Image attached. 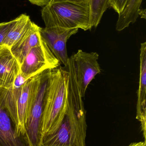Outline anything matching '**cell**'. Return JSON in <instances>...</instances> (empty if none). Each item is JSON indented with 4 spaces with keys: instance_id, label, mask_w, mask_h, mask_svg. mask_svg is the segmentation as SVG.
<instances>
[{
    "instance_id": "277c9868",
    "label": "cell",
    "mask_w": 146,
    "mask_h": 146,
    "mask_svg": "<svg viewBox=\"0 0 146 146\" xmlns=\"http://www.w3.org/2000/svg\"><path fill=\"white\" fill-rule=\"evenodd\" d=\"M41 14L47 28L58 27L86 31L93 27L89 4L69 2L49 3L44 6Z\"/></svg>"
},
{
    "instance_id": "ac0fdd59",
    "label": "cell",
    "mask_w": 146,
    "mask_h": 146,
    "mask_svg": "<svg viewBox=\"0 0 146 146\" xmlns=\"http://www.w3.org/2000/svg\"><path fill=\"white\" fill-rule=\"evenodd\" d=\"M60 2H69L79 4H89L90 0H50L49 3H54Z\"/></svg>"
},
{
    "instance_id": "8fae6325",
    "label": "cell",
    "mask_w": 146,
    "mask_h": 146,
    "mask_svg": "<svg viewBox=\"0 0 146 146\" xmlns=\"http://www.w3.org/2000/svg\"><path fill=\"white\" fill-rule=\"evenodd\" d=\"M140 72L139 88L137 92L136 118L141 123V127L146 141V42L141 44Z\"/></svg>"
},
{
    "instance_id": "3957f363",
    "label": "cell",
    "mask_w": 146,
    "mask_h": 146,
    "mask_svg": "<svg viewBox=\"0 0 146 146\" xmlns=\"http://www.w3.org/2000/svg\"><path fill=\"white\" fill-rule=\"evenodd\" d=\"M67 81L63 67L52 69L46 89L41 123L42 138L55 133L66 113Z\"/></svg>"
},
{
    "instance_id": "8992f818",
    "label": "cell",
    "mask_w": 146,
    "mask_h": 146,
    "mask_svg": "<svg viewBox=\"0 0 146 146\" xmlns=\"http://www.w3.org/2000/svg\"><path fill=\"white\" fill-rule=\"evenodd\" d=\"M61 65L43 40L27 55L20 65V74L27 80L45 70L57 68Z\"/></svg>"
},
{
    "instance_id": "d6986e66",
    "label": "cell",
    "mask_w": 146,
    "mask_h": 146,
    "mask_svg": "<svg viewBox=\"0 0 146 146\" xmlns=\"http://www.w3.org/2000/svg\"><path fill=\"white\" fill-rule=\"evenodd\" d=\"M32 4L39 7H44L48 4L50 0H28Z\"/></svg>"
},
{
    "instance_id": "e0dca14e",
    "label": "cell",
    "mask_w": 146,
    "mask_h": 146,
    "mask_svg": "<svg viewBox=\"0 0 146 146\" xmlns=\"http://www.w3.org/2000/svg\"><path fill=\"white\" fill-rule=\"evenodd\" d=\"M127 0H110V7L119 14L125 7Z\"/></svg>"
},
{
    "instance_id": "ffe728a7",
    "label": "cell",
    "mask_w": 146,
    "mask_h": 146,
    "mask_svg": "<svg viewBox=\"0 0 146 146\" xmlns=\"http://www.w3.org/2000/svg\"><path fill=\"white\" fill-rule=\"evenodd\" d=\"M127 146H146V143L144 142H134Z\"/></svg>"
},
{
    "instance_id": "ba28073f",
    "label": "cell",
    "mask_w": 146,
    "mask_h": 146,
    "mask_svg": "<svg viewBox=\"0 0 146 146\" xmlns=\"http://www.w3.org/2000/svg\"><path fill=\"white\" fill-rule=\"evenodd\" d=\"M78 29H65L61 27L40 28L42 39L61 64L66 66L68 61L67 43L73 35L78 33Z\"/></svg>"
},
{
    "instance_id": "2e32d148",
    "label": "cell",
    "mask_w": 146,
    "mask_h": 146,
    "mask_svg": "<svg viewBox=\"0 0 146 146\" xmlns=\"http://www.w3.org/2000/svg\"><path fill=\"white\" fill-rule=\"evenodd\" d=\"M16 19L0 23V46L2 45L6 36L15 22Z\"/></svg>"
},
{
    "instance_id": "52a82bcc",
    "label": "cell",
    "mask_w": 146,
    "mask_h": 146,
    "mask_svg": "<svg viewBox=\"0 0 146 146\" xmlns=\"http://www.w3.org/2000/svg\"><path fill=\"white\" fill-rule=\"evenodd\" d=\"M72 57L77 85L83 98L91 82L101 72L98 62L99 55L96 52L87 53L80 49Z\"/></svg>"
},
{
    "instance_id": "7c38bea8",
    "label": "cell",
    "mask_w": 146,
    "mask_h": 146,
    "mask_svg": "<svg viewBox=\"0 0 146 146\" xmlns=\"http://www.w3.org/2000/svg\"><path fill=\"white\" fill-rule=\"evenodd\" d=\"M0 146H28L23 137L16 134L10 117L7 111L1 106Z\"/></svg>"
},
{
    "instance_id": "4fadbf2b",
    "label": "cell",
    "mask_w": 146,
    "mask_h": 146,
    "mask_svg": "<svg viewBox=\"0 0 146 146\" xmlns=\"http://www.w3.org/2000/svg\"><path fill=\"white\" fill-rule=\"evenodd\" d=\"M143 0H127L124 8L119 14L116 25L118 31H123L130 24L135 23L139 16L140 7Z\"/></svg>"
},
{
    "instance_id": "9c48e42d",
    "label": "cell",
    "mask_w": 146,
    "mask_h": 146,
    "mask_svg": "<svg viewBox=\"0 0 146 146\" xmlns=\"http://www.w3.org/2000/svg\"><path fill=\"white\" fill-rule=\"evenodd\" d=\"M20 73V65L10 49L0 46V88H9L13 85Z\"/></svg>"
},
{
    "instance_id": "9a60e30c",
    "label": "cell",
    "mask_w": 146,
    "mask_h": 146,
    "mask_svg": "<svg viewBox=\"0 0 146 146\" xmlns=\"http://www.w3.org/2000/svg\"><path fill=\"white\" fill-rule=\"evenodd\" d=\"M91 22L93 27H97L103 15L110 7V0H90Z\"/></svg>"
},
{
    "instance_id": "30bf717a",
    "label": "cell",
    "mask_w": 146,
    "mask_h": 146,
    "mask_svg": "<svg viewBox=\"0 0 146 146\" xmlns=\"http://www.w3.org/2000/svg\"><path fill=\"white\" fill-rule=\"evenodd\" d=\"M40 28L32 22L23 36L10 48L12 54L20 65L31 50L40 45L43 42Z\"/></svg>"
},
{
    "instance_id": "5bb4252c",
    "label": "cell",
    "mask_w": 146,
    "mask_h": 146,
    "mask_svg": "<svg viewBox=\"0 0 146 146\" xmlns=\"http://www.w3.org/2000/svg\"><path fill=\"white\" fill-rule=\"evenodd\" d=\"M15 19L2 44L9 48L23 36L32 22L29 16L26 14H22Z\"/></svg>"
},
{
    "instance_id": "5b68a950",
    "label": "cell",
    "mask_w": 146,
    "mask_h": 146,
    "mask_svg": "<svg viewBox=\"0 0 146 146\" xmlns=\"http://www.w3.org/2000/svg\"><path fill=\"white\" fill-rule=\"evenodd\" d=\"M52 70V69H51ZM51 70L42 72L32 97L28 119L23 138L28 146H41V123L45 99Z\"/></svg>"
},
{
    "instance_id": "6da1fadb",
    "label": "cell",
    "mask_w": 146,
    "mask_h": 146,
    "mask_svg": "<svg viewBox=\"0 0 146 146\" xmlns=\"http://www.w3.org/2000/svg\"><path fill=\"white\" fill-rule=\"evenodd\" d=\"M63 68L67 81L65 116L55 133L43 137L41 146H86V111L77 85L72 56Z\"/></svg>"
},
{
    "instance_id": "7a4b0ae2",
    "label": "cell",
    "mask_w": 146,
    "mask_h": 146,
    "mask_svg": "<svg viewBox=\"0 0 146 146\" xmlns=\"http://www.w3.org/2000/svg\"><path fill=\"white\" fill-rule=\"evenodd\" d=\"M41 73L27 80L20 73L12 87L0 88V106L7 112L18 136L25 135L32 97Z\"/></svg>"
}]
</instances>
